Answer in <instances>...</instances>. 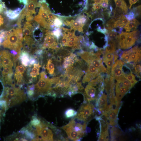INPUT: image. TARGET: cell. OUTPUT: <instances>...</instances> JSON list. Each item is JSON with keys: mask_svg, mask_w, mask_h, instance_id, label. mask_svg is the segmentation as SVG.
I'll list each match as a JSON object with an SVG mask.
<instances>
[{"mask_svg": "<svg viewBox=\"0 0 141 141\" xmlns=\"http://www.w3.org/2000/svg\"><path fill=\"white\" fill-rule=\"evenodd\" d=\"M104 76L99 75L86 86L83 93L84 102H90L96 100L102 94L104 86Z\"/></svg>", "mask_w": 141, "mask_h": 141, "instance_id": "obj_1", "label": "cell"}, {"mask_svg": "<svg viewBox=\"0 0 141 141\" xmlns=\"http://www.w3.org/2000/svg\"><path fill=\"white\" fill-rule=\"evenodd\" d=\"M17 27L16 24L14 25L13 31L4 39L2 45L4 47L14 50L20 55L23 47V38L22 29Z\"/></svg>", "mask_w": 141, "mask_h": 141, "instance_id": "obj_2", "label": "cell"}, {"mask_svg": "<svg viewBox=\"0 0 141 141\" xmlns=\"http://www.w3.org/2000/svg\"><path fill=\"white\" fill-rule=\"evenodd\" d=\"M86 123L77 122L73 119L61 128L66 133L68 138L73 141L80 140L86 134Z\"/></svg>", "mask_w": 141, "mask_h": 141, "instance_id": "obj_3", "label": "cell"}, {"mask_svg": "<svg viewBox=\"0 0 141 141\" xmlns=\"http://www.w3.org/2000/svg\"><path fill=\"white\" fill-rule=\"evenodd\" d=\"M41 4L38 14L35 16L33 20L41 26L48 29L54 27V25L49 21L48 17L49 13L51 12L49 5L46 0H40Z\"/></svg>", "mask_w": 141, "mask_h": 141, "instance_id": "obj_4", "label": "cell"}, {"mask_svg": "<svg viewBox=\"0 0 141 141\" xmlns=\"http://www.w3.org/2000/svg\"><path fill=\"white\" fill-rule=\"evenodd\" d=\"M34 87V95L38 97L48 95L52 89L50 78L47 76L45 71L41 73L39 80Z\"/></svg>", "mask_w": 141, "mask_h": 141, "instance_id": "obj_5", "label": "cell"}, {"mask_svg": "<svg viewBox=\"0 0 141 141\" xmlns=\"http://www.w3.org/2000/svg\"><path fill=\"white\" fill-rule=\"evenodd\" d=\"M77 54L87 64H92L101 73L106 72L107 69L103 64L102 58L96 55L93 50L90 52L84 51L82 53H77Z\"/></svg>", "mask_w": 141, "mask_h": 141, "instance_id": "obj_6", "label": "cell"}, {"mask_svg": "<svg viewBox=\"0 0 141 141\" xmlns=\"http://www.w3.org/2000/svg\"><path fill=\"white\" fill-rule=\"evenodd\" d=\"M96 111L93 104L90 102H84L77 112L75 118L79 120L86 122L92 118Z\"/></svg>", "mask_w": 141, "mask_h": 141, "instance_id": "obj_7", "label": "cell"}, {"mask_svg": "<svg viewBox=\"0 0 141 141\" xmlns=\"http://www.w3.org/2000/svg\"><path fill=\"white\" fill-rule=\"evenodd\" d=\"M121 102L115 104H110L102 114L107 119L109 126H117L118 124V117L121 107Z\"/></svg>", "mask_w": 141, "mask_h": 141, "instance_id": "obj_8", "label": "cell"}, {"mask_svg": "<svg viewBox=\"0 0 141 141\" xmlns=\"http://www.w3.org/2000/svg\"><path fill=\"white\" fill-rule=\"evenodd\" d=\"M95 119L100 124V133L98 141H108L109 139V125L105 117L102 115L99 116H96Z\"/></svg>", "mask_w": 141, "mask_h": 141, "instance_id": "obj_9", "label": "cell"}, {"mask_svg": "<svg viewBox=\"0 0 141 141\" xmlns=\"http://www.w3.org/2000/svg\"><path fill=\"white\" fill-rule=\"evenodd\" d=\"M35 127L38 136L39 138V136H40L41 140L43 141L54 140V134L46 123L41 122L40 124L35 126Z\"/></svg>", "mask_w": 141, "mask_h": 141, "instance_id": "obj_10", "label": "cell"}, {"mask_svg": "<svg viewBox=\"0 0 141 141\" xmlns=\"http://www.w3.org/2000/svg\"><path fill=\"white\" fill-rule=\"evenodd\" d=\"M46 37L44 39V42L41 49H45L47 48L51 49L52 50L57 48L58 43V40L54 37L52 32L48 31H46Z\"/></svg>", "mask_w": 141, "mask_h": 141, "instance_id": "obj_11", "label": "cell"}, {"mask_svg": "<svg viewBox=\"0 0 141 141\" xmlns=\"http://www.w3.org/2000/svg\"><path fill=\"white\" fill-rule=\"evenodd\" d=\"M116 79L117 81L116 85V97L118 101L120 102L123 96L127 94L130 90L123 84L121 80L118 79Z\"/></svg>", "mask_w": 141, "mask_h": 141, "instance_id": "obj_12", "label": "cell"}, {"mask_svg": "<svg viewBox=\"0 0 141 141\" xmlns=\"http://www.w3.org/2000/svg\"><path fill=\"white\" fill-rule=\"evenodd\" d=\"M108 96L104 93H103L96 100V111L99 114H102L106 109L108 106Z\"/></svg>", "mask_w": 141, "mask_h": 141, "instance_id": "obj_13", "label": "cell"}, {"mask_svg": "<svg viewBox=\"0 0 141 141\" xmlns=\"http://www.w3.org/2000/svg\"><path fill=\"white\" fill-rule=\"evenodd\" d=\"M140 32L136 30L130 32H127L125 42V49L131 48L138 39L140 36Z\"/></svg>", "mask_w": 141, "mask_h": 141, "instance_id": "obj_14", "label": "cell"}, {"mask_svg": "<svg viewBox=\"0 0 141 141\" xmlns=\"http://www.w3.org/2000/svg\"><path fill=\"white\" fill-rule=\"evenodd\" d=\"M125 64L124 62L119 60L115 61L113 65L111 71L110 76L115 79L122 74V67Z\"/></svg>", "mask_w": 141, "mask_h": 141, "instance_id": "obj_15", "label": "cell"}, {"mask_svg": "<svg viewBox=\"0 0 141 141\" xmlns=\"http://www.w3.org/2000/svg\"><path fill=\"white\" fill-rule=\"evenodd\" d=\"M0 56L2 59V65L3 67H13L14 66L13 61L12 60L13 56L8 51L4 50L0 52Z\"/></svg>", "mask_w": 141, "mask_h": 141, "instance_id": "obj_16", "label": "cell"}, {"mask_svg": "<svg viewBox=\"0 0 141 141\" xmlns=\"http://www.w3.org/2000/svg\"><path fill=\"white\" fill-rule=\"evenodd\" d=\"M130 57L129 63L136 64L140 62L141 60L140 48L136 46L129 50Z\"/></svg>", "mask_w": 141, "mask_h": 141, "instance_id": "obj_17", "label": "cell"}, {"mask_svg": "<svg viewBox=\"0 0 141 141\" xmlns=\"http://www.w3.org/2000/svg\"><path fill=\"white\" fill-rule=\"evenodd\" d=\"M30 22H26L24 25L23 33L24 41L32 39V32L34 28Z\"/></svg>", "mask_w": 141, "mask_h": 141, "instance_id": "obj_18", "label": "cell"}, {"mask_svg": "<svg viewBox=\"0 0 141 141\" xmlns=\"http://www.w3.org/2000/svg\"><path fill=\"white\" fill-rule=\"evenodd\" d=\"M25 69L24 66L22 65L17 66L15 68L14 78L17 84L21 86L23 81V74Z\"/></svg>", "mask_w": 141, "mask_h": 141, "instance_id": "obj_19", "label": "cell"}, {"mask_svg": "<svg viewBox=\"0 0 141 141\" xmlns=\"http://www.w3.org/2000/svg\"><path fill=\"white\" fill-rule=\"evenodd\" d=\"M22 10L20 8H17L14 10L7 9L5 11L4 13L10 20H14L18 18Z\"/></svg>", "mask_w": 141, "mask_h": 141, "instance_id": "obj_20", "label": "cell"}, {"mask_svg": "<svg viewBox=\"0 0 141 141\" xmlns=\"http://www.w3.org/2000/svg\"><path fill=\"white\" fill-rule=\"evenodd\" d=\"M32 68L30 67L29 68L28 70V76L32 78H37V76L40 74V68L41 66L39 63L34 64L33 65Z\"/></svg>", "mask_w": 141, "mask_h": 141, "instance_id": "obj_21", "label": "cell"}, {"mask_svg": "<svg viewBox=\"0 0 141 141\" xmlns=\"http://www.w3.org/2000/svg\"><path fill=\"white\" fill-rule=\"evenodd\" d=\"M115 18L117 21L115 23L114 28L117 27L123 28L129 21L127 19L123 14H121L117 16Z\"/></svg>", "mask_w": 141, "mask_h": 141, "instance_id": "obj_22", "label": "cell"}, {"mask_svg": "<svg viewBox=\"0 0 141 141\" xmlns=\"http://www.w3.org/2000/svg\"><path fill=\"white\" fill-rule=\"evenodd\" d=\"M30 57L28 52L25 50H23L21 52L20 59L21 62L23 65L25 67L29 65Z\"/></svg>", "mask_w": 141, "mask_h": 141, "instance_id": "obj_23", "label": "cell"}, {"mask_svg": "<svg viewBox=\"0 0 141 141\" xmlns=\"http://www.w3.org/2000/svg\"><path fill=\"white\" fill-rule=\"evenodd\" d=\"M85 73L91 75L94 78L101 73L96 68L91 64H87V67Z\"/></svg>", "mask_w": 141, "mask_h": 141, "instance_id": "obj_24", "label": "cell"}, {"mask_svg": "<svg viewBox=\"0 0 141 141\" xmlns=\"http://www.w3.org/2000/svg\"><path fill=\"white\" fill-rule=\"evenodd\" d=\"M140 23L136 19H133L132 21H129L124 28L126 31L129 32L130 31L135 30Z\"/></svg>", "mask_w": 141, "mask_h": 141, "instance_id": "obj_25", "label": "cell"}, {"mask_svg": "<svg viewBox=\"0 0 141 141\" xmlns=\"http://www.w3.org/2000/svg\"><path fill=\"white\" fill-rule=\"evenodd\" d=\"M121 132L117 126H113L111 130V140H116L118 137L121 135Z\"/></svg>", "mask_w": 141, "mask_h": 141, "instance_id": "obj_26", "label": "cell"}, {"mask_svg": "<svg viewBox=\"0 0 141 141\" xmlns=\"http://www.w3.org/2000/svg\"><path fill=\"white\" fill-rule=\"evenodd\" d=\"M116 7L121 9L125 14H127L128 8L124 0H114Z\"/></svg>", "mask_w": 141, "mask_h": 141, "instance_id": "obj_27", "label": "cell"}, {"mask_svg": "<svg viewBox=\"0 0 141 141\" xmlns=\"http://www.w3.org/2000/svg\"><path fill=\"white\" fill-rule=\"evenodd\" d=\"M117 45L113 41H110L108 43V46L106 48L105 52L107 53L113 54L116 52Z\"/></svg>", "mask_w": 141, "mask_h": 141, "instance_id": "obj_28", "label": "cell"}, {"mask_svg": "<svg viewBox=\"0 0 141 141\" xmlns=\"http://www.w3.org/2000/svg\"><path fill=\"white\" fill-rule=\"evenodd\" d=\"M127 32L122 31L119 36V45L121 48L125 49V42Z\"/></svg>", "mask_w": 141, "mask_h": 141, "instance_id": "obj_29", "label": "cell"}, {"mask_svg": "<svg viewBox=\"0 0 141 141\" xmlns=\"http://www.w3.org/2000/svg\"><path fill=\"white\" fill-rule=\"evenodd\" d=\"M52 61L50 59H49L48 60L46 67L45 68L47 69L48 73L49 74L55 75V65L53 64L52 63Z\"/></svg>", "mask_w": 141, "mask_h": 141, "instance_id": "obj_30", "label": "cell"}, {"mask_svg": "<svg viewBox=\"0 0 141 141\" xmlns=\"http://www.w3.org/2000/svg\"><path fill=\"white\" fill-rule=\"evenodd\" d=\"M77 114V112L74 109L70 108L66 110L65 112L64 115L65 117L69 119L76 116Z\"/></svg>", "mask_w": 141, "mask_h": 141, "instance_id": "obj_31", "label": "cell"}, {"mask_svg": "<svg viewBox=\"0 0 141 141\" xmlns=\"http://www.w3.org/2000/svg\"><path fill=\"white\" fill-rule=\"evenodd\" d=\"M3 68V70L2 73L3 77H4L10 75H13L12 67H7Z\"/></svg>", "mask_w": 141, "mask_h": 141, "instance_id": "obj_32", "label": "cell"}, {"mask_svg": "<svg viewBox=\"0 0 141 141\" xmlns=\"http://www.w3.org/2000/svg\"><path fill=\"white\" fill-rule=\"evenodd\" d=\"M107 66V75H110L112 66L114 63V59L104 61Z\"/></svg>", "mask_w": 141, "mask_h": 141, "instance_id": "obj_33", "label": "cell"}, {"mask_svg": "<svg viewBox=\"0 0 141 141\" xmlns=\"http://www.w3.org/2000/svg\"><path fill=\"white\" fill-rule=\"evenodd\" d=\"M52 33L54 37L58 40L62 36V31L60 28H55V30Z\"/></svg>", "mask_w": 141, "mask_h": 141, "instance_id": "obj_34", "label": "cell"}, {"mask_svg": "<svg viewBox=\"0 0 141 141\" xmlns=\"http://www.w3.org/2000/svg\"><path fill=\"white\" fill-rule=\"evenodd\" d=\"M114 53H107L105 52L104 51L102 57L103 61L112 59L114 60Z\"/></svg>", "mask_w": 141, "mask_h": 141, "instance_id": "obj_35", "label": "cell"}, {"mask_svg": "<svg viewBox=\"0 0 141 141\" xmlns=\"http://www.w3.org/2000/svg\"><path fill=\"white\" fill-rule=\"evenodd\" d=\"M134 13L135 18L140 15L141 5L134 8L132 11Z\"/></svg>", "mask_w": 141, "mask_h": 141, "instance_id": "obj_36", "label": "cell"}, {"mask_svg": "<svg viewBox=\"0 0 141 141\" xmlns=\"http://www.w3.org/2000/svg\"><path fill=\"white\" fill-rule=\"evenodd\" d=\"M63 23V21L60 18H58L56 17L54 20V26L59 28L62 26Z\"/></svg>", "mask_w": 141, "mask_h": 141, "instance_id": "obj_37", "label": "cell"}, {"mask_svg": "<svg viewBox=\"0 0 141 141\" xmlns=\"http://www.w3.org/2000/svg\"><path fill=\"white\" fill-rule=\"evenodd\" d=\"M117 20L115 18L109 20L106 24L107 28H114L115 23Z\"/></svg>", "mask_w": 141, "mask_h": 141, "instance_id": "obj_38", "label": "cell"}, {"mask_svg": "<svg viewBox=\"0 0 141 141\" xmlns=\"http://www.w3.org/2000/svg\"><path fill=\"white\" fill-rule=\"evenodd\" d=\"M41 121L40 120L35 117H33V119L31 122V125L33 126L39 125L40 124Z\"/></svg>", "mask_w": 141, "mask_h": 141, "instance_id": "obj_39", "label": "cell"}, {"mask_svg": "<svg viewBox=\"0 0 141 141\" xmlns=\"http://www.w3.org/2000/svg\"><path fill=\"white\" fill-rule=\"evenodd\" d=\"M122 76H124L129 81L133 79H135L136 77L132 73L128 75L123 74Z\"/></svg>", "mask_w": 141, "mask_h": 141, "instance_id": "obj_40", "label": "cell"}, {"mask_svg": "<svg viewBox=\"0 0 141 141\" xmlns=\"http://www.w3.org/2000/svg\"><path fill=\"white\" fill-rule=\"evenodd\" d=\"M141 72V66L139 64L136 65L134 68V73L136 75L138 73Z\"/></svg>", "mask_w": 141, "mask_h": 141, "instance_id": "obj_41", "label": "cell"}, {"mask_svg": "<svg viewBox=\"0 0 141 141\" xmlns=\"http://www.w3.org/2000/svg\"><path fill=\"white\" fill-rule=\"evenodd\" d=\"M115 28H116L113 29L112 31L116 32H118L120 34L121 33L123 29V28L119 27H117Z\"/></svg>", "mask_w": 141, "mask_h": 141, "instance_id": "obj_42", "label": "cell"}, {"mask_svg": "<svg viewBox=\"0 0 141 141\" xmlns=\"http://www.w3.org/2000/svg\"><path fill=\"white\" fill-rule=\"evenodd\" d=\"M93 7L92 9V11H94L99 10L101 8V6L100 4H93Z\"/></svg>", "mask_w": 141, "mask_h": 141, "instance_id": "obj_43", "label": "cell"}, {"mask_svg": "<svg viewBox=\"0 0 141 141\" xmlns=\"http://www.w3.org/2000/svg\"><path fill=\"white\" fill-rule=\"evenodd\" d=\"M97 30L98 32H101L104 34H107L108 33V30L107 29L105 28H104L103 29H99L98 28H97Z\"/></svg>", "mask_w": 141, "mask_h": 141, "instance_id": "obj_44", "label": "cell"}, {"mask_svg": "<svg viewBox=\"0 0 141 141\" xmlns=\"http://www.w3.org/2000/svg\"><path fill=\"white\" fill-rule=\"evenodd\" d=\"M128 1L130 4L129 9L130 10L132 5L136 3L139 0H128Z\"/></svg>", "mask_w": 141, "mask_h": 141, "instance_id": "obj_45", "label": "cell"}, {"mask_svg": "<svg viewBox=\"0 0 141 141\" xmlns=\"http://www.w3.org/2000/svg\"><path fill=\"white\" fill-rule=\"evenodd\" d=\"M100 5L103 8H107L108 6V3L102 2H101Z\"/></svg>", "mask_w": 141, "mask_h": 141, "instance_id": "obj_46", "label": "cell"}, {"mask_svg": "<svg viewBox=\"0 0 141 141\" xmlns=\"http://www.w3.org/2000/svg\"><path fill=\"white\" fill-rule=\"evenodd\" d=\"M123 52V51L120 49H118L116 52V54L120 58L122 55Z\"/></svg>", "mask_w": 141, "mask_h": 141, "instance_id": "obj_47", "label": "cell"}, {"mask_svg": "<svg viewBox=\"0 0 141 141\" xmlns=\"http://www.w3.org/2000/svg\"><path fill=\"white\" fill-rule=\"evenodd\" d=\"M130 82L131 84V87L132 88L138 82V81L136 80L135 79H134L130 81Z\"/></svg>", "mask_w": 141, "mask_h": 141, "instance_id": "obj_48", "label": "cell"}, {"mask_svg": "<svg viewBox=\"0 0 141 141\" xmlns=\"http://www.w3.org/2000/svg\"><path fill=\"white\" fill-rule=\"evenodd\" d=\"M125 16L127 19L129 21H131L135 18L134 16L129 15L127 14L125 15Z\"/></svg>", "mask_w": 141, "mask_h": 141, "instance_id": "obj_49", "label": "cell"}, {"mask_svg": "<svg viewBox=\"0 0 141 141\" xmlns=\"http://www.w3.org/2000/svg\"><path fill=\"white\" fill-rule=\"evenodd\" d=\"M20 3L23 4L25 6H26L27 4V0H18Z\"/></svg>", "mask_w": 141, "mask_h": 141, "instance_id": "obj_50", "label": "cell"}, {"mask_svg": "<svg viewBox=\"0 0 141 141\" xmlns=\"http://www.w3.org/2000/svg\"><path fill=\"white\" fill-rule=\"evenodd\" d=\"M70 66H73L75 63V61L74 59L70 58L69 59Z\"/></svg>", "mask_w": 141, "mask_h": 141, "instance_id": "obj_51", "label": "cell"}, {"mask_svg": "<svg viewBox=\"0 0 141 141\" xmlns=\"http://www.w3.org/2000/svg\"><path fill=\"white\" fill-rule=\"evenodd\" d=\"M94 2V3L93 4H95L100 5L101 3V0H93Z\"/></svg>", "mask_w": 141, "mask_h": 141, "instance_id": "obj_52", "label": "cell"}, {"mask_svg": "<svg viewBox=\"0 0 141 141\" xmlns=\"http://www.w3.org/2000/svg\"><path fill=\"white\" fill-rule=\"evenodd\" d=\"M62 58L59 56H57V58L56 60L57 61H59L61 63L62 59Z\"/></svg>", "mask_w": 141, "mask_h": 141, "instance_id": "obj_53", "label": "cell"}, {"mask_svg": "<svg viewBox=\"0 0 141 141\" xmlns=\"http://www.w3.org/2000/svg\"><path fill=\"white\" fill-rule=\"evenodd\" d=\"M109 0H101V2H104L109 3Z\"/></svg>", "mask_w": 141, "mask_h": 141, "instance_id": "obj_54", "label": "cell"}]
</instances>
